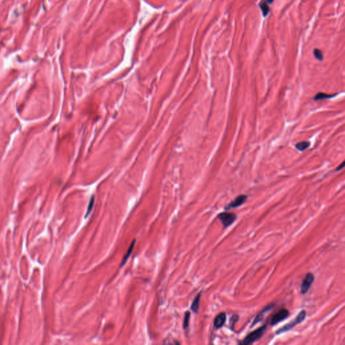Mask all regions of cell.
Listing matches in <instances>:
<instances>
[{"instance_id": "8fae6325", "label": "cell", "mask_w": 345, "mask_h": 345, "mask_svg": "<svg viewBox=\"0 0 345 345\" xmlns=\"http://www.w3.org/2000/svg\"><path fill=\"white\" fill-rule=\"evenodd\" d=\"M135 242H136V240H134L133 241H132L131 244V245H130V248L128 249L127 252L126 253V255L124 256V257H123V260H122V262L121 263V266H120L121 267H122V266H124V264H125L126 262H127V260H128V258H129V257L131 255V254L132 253V251H133V250H134V245H135Z\"/></svg>"}, {"instance_id": "5bb4252c", "label": "cell", "mask_w": 345, "mask_h": 345, "mask_svg": "<svg viewBox=\"0 0 345 345\" xmlns=\"http://www.w3.org/2000/svg\"><path fill=\"white\" fill-rule=\"evenodd\" d=\"M94 202H95V199H94V197L92 196V198L90 199V201L89 202V204H88V207L87 209V211H86V216H85V218H87L88 215L90 214V213L91 212L92 210V208H93V206H94Z\"/></svg>"}, {"instance_id": "e0dca14e", "label": "cell", "mask_w": 345, "mask_h": 345, "mask_svg": "<svg viewBox=\"0 0 345 345\" xmlns=\"http://www.w3.org/2000/svg\"><path fill=\"white\" fill-rule=\"evenodd\" d=\"M344 162H343L341 165H340L339 167H338L337 168V171H339V170H340V169H342V168L344 167Z\"/></svg>"}, {"instance_id": "3957f363", "label": "cell", "mask_w": 345, "mask_h": 345, "mask_svg": "<svg viewBox=\"0 0 345 345\" xmlns=\"http://www.w3.org/2000/svg\"><path fill=\"white\" fill-rule=\"evenodd\" d=\"M218 219L222 223L224 228L229 227L237 219V216L231 212H222L218 215Z\"/></svg>"}, {"instance_id": "2e32d148", "label": "cell", "mask_w": 345, "mask_h": 345, "mask_svg": "<svg viewBox=\"0 0 345 345\" xmlns=\"http://www.w3.org/2000/svg\"><path fill=\"white\" fill-rule=\"evenodd\" d=\"M190 317V313L189 312H187L185 314L184 320H183V328L186 329L189 326V321Z\"/></svg>"}, {"instance_id": "5b68a950", "label": "cell", "mask_w": 345, "mask_h": 345, "mask_svg": "<svg viewBox=\"0 0 345 345\" xmlns=\"http://www.w3.org/2000/svg\"><path fill=\"white\" fill-rule=\"evenodd\" d=\"M289 316V312L286 309H282L278 311L275 315H274L270 321V325L275 326L278 323L285 320Z\"/></svg>"}, {"instance_id": "7a4b0ae2", "label": "cell", "mask_w": 345, "mask_h": 345, "mask_svg": "<svg viewBox=\"0 0 345 345\" xmlns=\"http://www.w3.org/2000/svg\"><path fill=\"white\" fill-rule=\"evenodd\" d=\"M266 330V325L263 326L260 328H258L257 330H254L252 332L250 333L247 337L243 339V341L241 342V344H250L257 341L261 337H262L265 331Z\"/></svg>"}, {"instance_id": "9a60e30c", "label": "cell", "mask_w": 345, "mask_h": 345, "mask_svg": "<svg viewBox=\"0 0 345 345\" xmlns=\"http://www.w3.org/2000/svg\"><path fill=\"white\" fill-rule=\"evenodd\" d=\"M313 55L314 56H315L316 58L317 59V60H320V61H322L323 59V54H322V52L321 50L318 49H315L313 50Z\"/></svg>"}, {"instance_id": "7c38bea8", "label": "cell", "mask_w": 345, "mask_h": 345, "mask_svg": "<svg viewBox=\"0 0 345 345\" xmlns=\"http://www.w3.org/2000/svg\"><path fill=\"white\" fill-rule=\"evenodd\" d=\"M335 95H328V94L324 93V92H319V93H317L315 96V97H314V100H324L327 99H331L332 98V97H334Z\"/></svg>"}, {"instance_id": "9c48e42d", "label": "cell", "mask_w": 345, "mask_h": 345, "mask_svg": "<svg viewBox=\"0 0 345 345\" xmlns=\"http://www.w3.org/2000/svg\"><path fill=\"white\" fill-rule=\"evenodd\" d=\"M274 306H275V304L272 303V304L268 305V306L265 307L262 309V310L261 311V312L258 314L257 316L255 317V320H254V321L253 322V324H252L251 326H255L256 324H257L258 322H260V321H262V319H263V317H264V314H265V313L267 312L268 311L270 310V309L274 307Z\"/></svg>"}, {"instance_id": "30bf717a", "label": "cell", "mask_w": 345, "mask_h": 345, "mask_svg": "<svg viewBox=\"0 0 345 345\" xmlns=\"http://www.w3.org/2000/svg\"><path fill=\"white\" fill-rule=\"evenodd\" d=\"M200 298H201V293H199L196 298L194 299V300L193 301V303L192 304L191 306V309L194 312L197 313L198 312V309H199V307H200Z\"/></svg>"}, {"instance_id": "52a82bcc", "label": "cell", "mask_w": 345, "mask_h": 345, "mask_svg": "<svg viewBox=\"0 0 345 345\" xmlns=\"http://www.w3.org/2000/svg\"><path fill=\"white\" fill-rule=\"evenodd\" d=\"M274 0H261L259 3V7L262 11L264 17H266L270 12V5L273 2Z\"/></svg>"}, {"instance_id": "4fadbf2b", "label": "cell", "mask_w": 345, "mask_h": 345, "mask_svg": "<svg viewBox=\"0 0 345 345\" xmlns=\"http://www.w3.org/2000/svg\"><path fill=\"white\" fill-rule=\"evenodd\" d=\"M309 146H310V142H299L296 145V148H297V150H300V151H304Z\"/></svg>"}, {"instance_id": "6da1fadb", "label": "cell", "mask_w": 345, "mask_h": 345, "mask_svg": "<svg viewBox=\"0 0 345 345\" xmlns=\"http://www.w3.org/2000/svg\"><path fill=\"white\" fill-rule=\"evenodd\" d=\"M306 315H307V313H306V311H305V310L301 311L299 312V313L298 314V316L296 317L293 321L289 322V324H287L285 326L282 327V328H281L280 329H278L276 332V334L279 335L282 333L286 332H288V331L292 330V328H293L295 326H297V324H300V323H301L305 320V318H306Z\"/></svg>"}, {"instance_id": "277c9868", "label": "cell", "mask_w": 345, "mask_h": 345, "mask_svg": "<svg viewBox=\"0 0 345 345\" xmlns=\"http://www.w3.org/2000/svg\"><path fill=\"white\" fill-rule=\"evenodd\" d=\"M313 281L314 276L313 274L307 273L302 281L301 285V293L303 295L307 293L309 289H310Z\"/></svg>"}, {"instance_id": "ba28073f", "label": "cell", "mask_w": 345, "mask_h": 345, "mask_svg": "<svg viewBox=\"0 0 345 345\" xmlns=\"http://www.w3.org/2000/svg\"><path fill=\"white\" fill-rule=\"evenodd\" d=\"M226 314L224 313H220L219 315L216 316L214 320V326L216 329H219L221 327H223L224 324L225 322H226Z\"/></svg>"}, {"instance_id": "8992f818", "label": "cell", "mask_w": 345, "mask_h": 345, "mask_svg": "<svg viewBox=\"0 0 345 345\" xmlns=\"http://www.w3.org/2000/svg\"><path fill=\"white\" fill-rule=\"evenodd\" d=\"M247 196L246 195L239 196L233 201L230 202L229 204H227L226 206H225L224 208L225 210H229L231 209H235V208L241 206L245 202V201L247 200Z\"/></svg>"}]
</instances>
